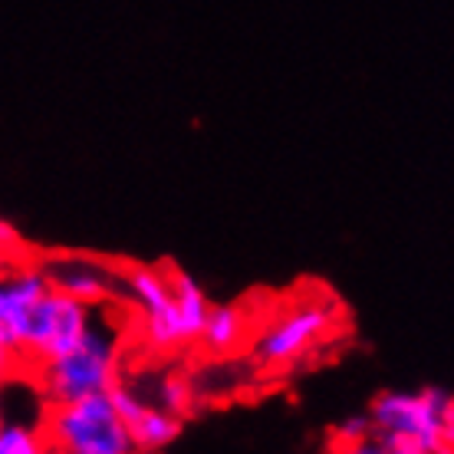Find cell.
<instances>
[{"mask_svg": "<svg viewBox=\"0 0 454 454\" xmlns=\"http://www.w3.org/2000/svg\"><path fill=\"white\" fill-rule=\"evenodd\" d=\"M27 369L34 372L50 405L113 392V386L122 379V323L109 313V307H99L90 330L67 352Z\"/></svg>", "mask_w": 454, "mask_h": 454, "instance_id": "cell-1", "label": "cell"}, {"mask_svg": "<svg viewBox=\"0 0 454 454\" xmlns=\"http://www.w3.org/2000/svg\"><path fill=\"white\" fill-rule=\"evenodd\" d=\"M365 419L379 442H415L432 454H451L454 402L442 386L386 388L369 402Z\"/></svg>", "mask_w": 454, "mask_h": 454, "instance_id": "cell-2", "label": "cell"}, {"mask_svg": "<svg viewBox=\"0 0 454 454\" xmlns=\"http://www.w3.org/2000/svg\"><path fill=\"white\" fill-rule=\"evenodd\" d=\"M43 434L53 454H136L109 392L46 405Z\"/></svg>", "mask_w": 454, "mask_h": 454, "instance_id": "cell-3", "label": "cell"}, {"mask_svg": "<svg viewBox=\"0 0 454 454\" xmlns=\"http://www.w3.org/2000/svg\"><path fill=\"white\" fill-rule=\"evenodd\" d=\"M336 323H340V300L333 294L296 300L294 307L277 313L263 326V333L254 342V359L267 369L303 363L309 352L336 330Z\"/></svg>", "mask_w": 454, "mask_h": 454, "instance_id": "cell-4", "label": "cell"}, {"mask_svg": "<svg viewBox=\"0 0 454 454\" xmlns=\"http://www.w3.org/2000/svg\"><path fill=\"white\" fill-rule=\"evenodd\" d=\"M115 300H125L138 319V333L148 349H182V330L175 317L171 270L159 263H125L115 267Z\"/></svg>", "mask_w": 454, "mask_h": 454, "instance_id": "cell-5", "label": "cell"}, {"mask_svg": "<svg viewBox=\"0 0 454 454\" xmlns=\"http://www.w3.org/2000/svg\"><path fill=\"white\" fill-rule=\"evenodd\" d=\"M96 309L99 307H86L80 300H73V296L50 286L23 319L20 346H17L23 365L46 363L59 352H67L82 333L90 330Z\"/></svg>", "mask_w": 454, "mask_h": 454, "instance_id": "cell-6", "label": "cell"}, {"mask_svg": "<svg viewBox=\"0 0 454 454\" xmlns=\"http://www.w3.org/2000/svg\"><path fill=\"white\" fill-rule=\"evenodd\" d=\"M109 395H113V405L119 411V419H122L129 442H132L136 451H165V448H171V444L182 438L184 419H178V415L165 411L161 405H155L132 382L119 379Z\"/></svg>", "mask_w": 454, "mask_h": 454, "instance_id": "cell-7", "label": "cell"}, {"mask_svg": "<svg viewBox=\"0 0 454 454\" xmlns=\"http://www.w3.org/2000/svg\"><path fill=\"white\" fill-rule=\"evenodd\" d=\"M40 267L53 290L80 300L86 307H109L115 300V267H109L106 261L57 254V257H46Z\"/></svg>", "mask_w": 454, "mask_h": 454, "instance_id": "cell-8", "label": "cell"}, {"mask_svg": "<svg viewBox=\"0 0 454 454\" xmlns=\"http://www.w3.org/2000/svg\"><path fill=\"white\" fill-rule=\"evenodd\" d=\"M168 270H171V294H175V317H178L182 340L184 346H198V336L205 330L211 300H207L205 286L198 284L188 270H182V267H168Z\"/></svg>", "mask_w": 454, "mask_h": 454, "instance_id": "cell-9", "label": "cell"}, {"mask_svg": "<svg viewBox=\"0 0 454 454\" xmlns=\"http://www.w3.org/2000/svg\"><path fill=\"white\" fill-rule=\"evenodd\" d=\"M250 333V317L238 303H211L205 319V330L198 336V346H205L211 356H227L234 352L240 342L247 340Z\"/></svg>", "mask_w": 454, "mask_h": 454, "instance_id": "cell-10", "label": "cell"}, {"mask_svg": "<svg viewBox=\"0 0 454 454\" xmlns=\"http://www.w3.org/2000/svg\"><path fill=\"white\" fill-rule=\"evenodd\" d=\"M0 454H50L40 421L0 419Z\"/></svg>", "mask_w": 454, "mask_h": 454, "instance_id": "cell-11", "label": "cell"}, {"mask_svg": "<svg viewBox=\"0 0 454 454\" xmlns=\"http://www.w3.org/2000/svg\"><path fill=\"white\" fill-rule=\"evenodd\" d=\"M155 405H161L165 411H171V415H178V419H188L194 409V386L192 379H184V375H165L159 386H155V392H145Z\"/></svg>", "mask_w": 454, "mask_h": 454, "instance_id": "cell-12", "label": "cell"}, {"mask_svg": "<svg viewBox=\"0 0 454 454\" xmlns=\"http://www.w3.org/2000/svg\"><path fill=\"white\" fill-rule=\"evenodd\" d=\"M363 438H372V428H369V419L365 411L359 415H346L333 425V444H352V442H363Z\"/></svg>", "mask_w": 454, "mask_h": 454, "instance_id": "cell-13", "label": "cell"}, {"mask_svg": "<svg viewBox=\"0 0 454 454\" xmlns=\"http://www.w3.org/2000/svg\"><path fill=\"white\" fill-rule=\"evenodd\" d=\"M17 250H20V234L0 217V267H11Z\"/></svg>", "mask_w": 454, "mask_h": 454, "instance_id": "cell-14", "label": "cell"}, {"mask_svg": "<svg viewBox=\"0 0 454 454\" xmlns=\"http://www.w3.org/2000/svg\"><path fill=\"white\" fill-rule=\"evenodd\" d=\"M375 444H379V451L382 454H432L428 448H421V444H415V442H379L375 438Z\"/></svg>", "mask_w": 454, "mask_h": 454, "instance_id": "cell-15", "label": "cell"}, {"mask_svg": "<svg viewBox=\"0 0 454 454\" xmlns=\"http://www.w3.org/2000/svg\"><path fill=\"white\" fill-rule=\"evenodd\" d=\"M17 369H23V359L11 349V346H4V342H0V379L13 375Z\"/></svg>", "mask_w": 454, "mask_h": 454, "instance_id": "cell-16", "label": "cell"}, {"mask_svg": "<svg viewBox=\"0 0 454 454\" xmlns=\"http://www.w3.org/2000/svg\"><path fill=\"white\" fill-rule=\"evenodd\" d=\"M136 454H165V451H136Z\"/></svg>", "mask_w": 454, "mask_h": 454, "instance_id": "cell-17", "label": "cell"}, {"mask_svg": "<svg viewBox=\"0 0 454 454\" xmlns=\"http://www.w3.org/2000/svg\"><path fill=\"white\" fill-rule=\"evenodd\" d=\"M50 454H53V451H50Z\"/></svg>", "mask_w": 454, "mask_h": 454, "instance_id": "cell-18", "label": "cell"}]
</instances>
